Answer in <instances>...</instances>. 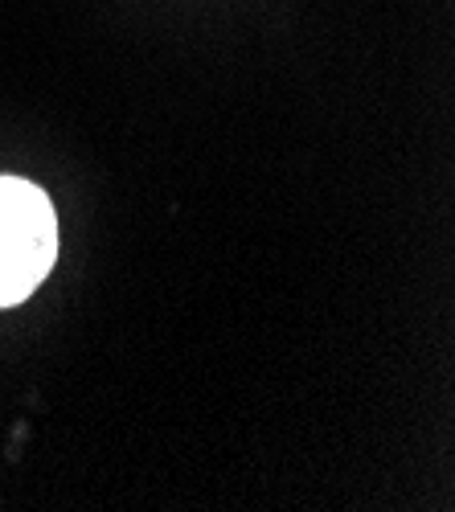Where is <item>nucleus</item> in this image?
Instances as JSON below:
<instances>
[{
	"label": "nucleus",
	"mask_w": 455,
	"mask_h": 512,
	"mask_svg": "<svg viewBox=\"0 0 455 512\" xmlns=\"http://www.w3.org/2000/svg\"><path fill=\"white\" fill-rule=\"evenodd\" d=\"M58 259V213L46 189L0 177V308H17Z\"/></svg>",
	"instance_id": "nucleus-1"
}]
</instances>
